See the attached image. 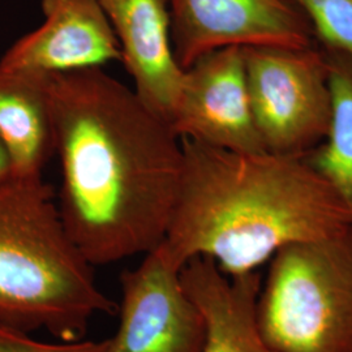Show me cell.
<instances>
[{"mask_svg": "<svg viewBox=\"0 0 352 352\" xmlns=\"http://www.w3.org/2000/svg\"><path fill=\"white\" fill-rule=\"evenodd\" d=\"M46 85L69 238L93 266L155 250L175 204L182 140L101 67L46 75Z\"/></svg>", "mask_w": 352, "mask_h": 352, "instance_id": "cell-1", "label": "cell"}, {"mask_svg": "<svg viewBox=\"0 0 352 352\" xmlns=\"http://www.w3.org/2000/svg\"><path fill=\"white\" fill-rule=\"evenodd\" d=\"M183 164L162 245L179 267L212 258L227 276L283 247L352 228L351 210L302 155L238 153L182 140Z\"/></svg>", "mask_w": 352, "mask_h": 352, "instance_id": "cell-2", "label": "cell"}, {"mask_svg": "<svg viewBox=\"0 0 352 352\" xmlns=\"http://www.w3.org/2000/svg\"><path fill=\"white\" fill-rule=\"evenodd\" d=\"M91 267L42 176L12 175L0 184V322L25 333L42 329L62 342L84 340L96 316L116 312Z\"/></svg>", "mask_w": 352, "mask_h": 352, "instance_id": "cell-3", "label": "cell"}, {"mask_svg": "<svg viewBox=\"0 0 352 352\" xmlns=\"http://www.w3.org/2000/svg\"><path fill=\"white\" fill-rule=\"evenodd\" d=\"M257 324L273 352H352V228L270 258Z\"/></svg>", "mask_w": 352, "mask_h": 352, "instance_id": "cell-4", "label": "cell"}, {"mask_svg": "<svg viewBox=\"0 0 352 352\" xmlns=\"http://www.w3.org/2000/svg\"><path fill=\"white\" fill-rule=\"evenodd\" d=\"M252 113L265 151L304 155L327 135L331 89L320 47H243Z\"/></svg>", "mask_w": 352, "mask_h": 352, "instance_id": "cell-5", "label": "cell"}, {"mask_svg": "<svg viewBox=\"0 0 352 352\" xmlns=\"http://www.w3.org/2000/svg\"><path fill=\"white\" fill-rule=\"evenodd\" d=\"M162 243L120 277L119 327L104 352H201L205 322Z\"/></svg>", "mask_w": 352, "mask_h": 352, "instance_id": "cell-6", "label": "cell"}, {"mask_svg": "<svg viewBox=\"0 0 352 352\" xmlns=\"http://www.w3.org/2000/svg\"><path fill=\"white\" fill-rule=\"evenodd\" d=\"M176 62L186 69L228 46L305 49L314 36L287 0H167Z\"/></svg>", "mask_w": 352, "mask_h": 352, "instance_id": "cell-7", "label": "cell"}, {"mask_svg": "<svg viewBox=\"0 0 352 352\" xmlns=\"http://www.w3.org/2000/svg\"><path fill=\"white\" fill-rule=\"evenodd\" d=\"M170 126L180 140L263 153L252 113L243 47L212 51L184 69Z\"/></svg>", "mask_w": 352, "mask_h": 352, "instance_id": "cell-8", "label": "cell"}, {"mask_svg": "<svg viewBox=\"0 0 352 352\" xmlns=\"http://www.w3.org/2000/svg\"><path fill=\"white\" fill-rule=\"evenodd\" d=\"M45 23L13 43L6 68L55 75L122 62L113 26L98 0H42Z\"/></svg>", "mask_w": 352, "mask_h": 352, "instance_id": "cell-9", "label": "cell"}, {"mask_svg": "<svg viewBox=\"0 0 352 352\" xmlns=\"http://www.w3.org/2000/svg\"><path fill=\"white\" fill-rule=\"evenodd\" d=\"M133 78L135 91L170 126L184 69L176 62L167 0H98Z\"/></svg>", "mask_w": 352, "mask_h": 352, "instance_id": "cell-10", "label": "cell"}, {"mask_svg": "<svg viewBox=\"0 0 352 352\" xmlns=\"http://www.w3.org/2000/svg\"><path fill=\"white\" fill-rule=\"evenodd\" d=\"M182 283L205 322L201 352H273L257 324L263 286L258 270L227 276L208 257H193L180 272Z\"/></svg>", "mask_w": 352, "mask_h": 352, "instance_id": "cell-11", "label": "cell"}, {"mask_svg": "<svg viewBox=\"0 0 352 352\" xmlns=\"http://www.w3.org/2000/svg\"><path fill=\"white\" fill-rule=\"evenodd\" d=\"M0 142L17 176H42L55 153L46 76L0 65Z\"/></svg>", "mask_w": 352, "mask_h": 352, "instance_id": "cell-12", "label": "cell"}, {"mask_svg": "<svg viewBox=\"0 0 352 352\" xmlns=\"http://www.w3.org/2000/svg\"><path fill=\"white\" fill-rule=\"evenodd\" d=\"M325 55L333 101L330 124L322 141L302 158L352 213V60L337 54Z\"/></svg>", "mask_w": 352, "mask_h": 352, "instance_id": "cell-13", "label": "cell"}, {"mask_svg": "<svg viewBox=\"0 0 352 352\" xmlns=\"http://www.w3.org/2000/svg\"><path fill=\"white\" fill-rule=\"evenodd\" d=\"M305 17L318 47L352 60V0H287Z\"/></svg>", "mask_w": 352, "mask_h": 352, "instance_id": "cell-14", "label": "cell"}, {"mask_svg": "<svg viewBox=\"0 0 352 352\" xmlns=\"http://www.w3.org/2000/svg\"><path fill=\"white\" fill-rule=\"evenodd\" d=\"M106 340L45 342L0 322V352H104Z\"/></svg>", "mask_w": 352, "mask_h": 352, "instance_id": "cell-15", "label": "cell"}, {"mask_svg": "<svg viewBox=\"0 0 352 352\" xmlns=\"http://www.w3.org/2000/svg\"><path fill=\"white\" fill-rule=\"evenodd\" d=\"M13 174L12 164L10 160V155L6 151V148L3 146V144L0 142V184L3 182H6L7 179H10Z\"/></svg>", "mask_w": 352, "mask_h": 352, "instance_id": "cell-16", "label": "cell"}]
</instances>
